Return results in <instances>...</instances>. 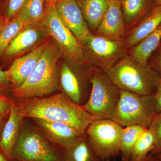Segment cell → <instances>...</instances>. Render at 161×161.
Returning <instances> with one entry per match:
<instances>
[{
	"label": "cell",
	"instance_id": "37",
	"mask_svg": "<svg viewBox=\"0 0 161 161\" xmlns=\"http://www.w3.org/2000/svg\"><path fill=\"white\" fill-rule=\"evenodd\" d=\"M3 3L0 0V14H2V9H3Z\"/></svg>",
	"mask_w": 161,
	"mask_h": 161
},
{
	"label": "cell",
	"instance_id": "28",
	"mask_svg": "<svg viewBox=\"0 0 161 161\" xmlns=\"http://www.w3.org/2000/svg\"><path fill=\"white\" fill-rule=\"evenodd\" d=\"M147 63L161 78V44L150 55Z\"/></svg>",
	"mask_w": 161,
	"mask_h": 161
},
{
	"label": "cell",
	"instance_id": "13",
	"mask_svg": "<svg viewBox=\"0 0 161 161\" xmlns=\"http://www.w3.org/2000/svg\"><path fill=\"white\" fill-rule=\"evenodd\" d=\"M96 32L98 36L124 42L127 32L121 0H109L108 8Z\"/></svg>",
	"mask_w": 161,
	"mask_h": 161
},
{
	"label": "cell",
	"instance_id": "11",
	"mask_svg": "<svg viewBox=\"0 0 161 161\" xmlns=\"http://www.w3.org/2000/svg\"><path fill=\"white\" fill-rule=\"evenodd\" d=\"M51 39L47 38L27 54L15 59L10 67L6 70L13 88L22 85L28 78L46 50Z\"/></svg>",
	"mask_w": 161,
	"mask_h": 161
},
{
	"label": "cell",
	"instance_id": "25",
	"mask_svg": "<svg viewBox=\"0 0 161 161\" xmlns=\"http://www.w3.org/2000/svg\"><path fill=\"white\" fill-rule=\"evenodd\" d=\"M24 28L23 23L16 16L13 18L0 32V57L15 37Z\"/></svg>",
	"mask_w": 161,
	"mask_h": 161
},
{
	"label": "cell",
	"instance_id": "17",
	"mask_svg": "<svg viewBox=\"0 0 161 161\" xmlns=\"http://www.w3.org/2000/svg\"><path fill=\"white\" fill-rule=\"evenodd\" d=\"M23 118L16 108L14 102L0 139V148L10 158H13L12 150L19 135Z\"/></svg>",
	"mask_w": 161,
	"mask_h": 161
},
{
	"label": "cell",
	"instance_id": "42",
	"mask_svg": "<svg viewBox=\"0 0 161 161\" xmlns=\"http://www.w3.org/2000/svg\"><path fill=\"white\" fill-rule=\"evenodd\" d=\"M160 44H161V43H160Z\"/></svg>",
	"mask_w": 161,
	"mask_h": 161
},
{
	"label": "cell",
	"instance_id": "33",
	"mask_svg": "<svg viewBox=\"0 0 161 161\" xmlns=\"http://www.w3.org/2000/svg\"><path fill=\"white\" fill-rule=\"evenodd\" d=\"M0 161H15L13 159L10 158L3 152L0 148Z\"/></svg>",
	"mask_w": 161,
	"mask_h": 161
},
{
	"label": "cell",
	"instance_id": "36",
	"mask_svg": "<svg viewBox=\"0 0 161 161\" xmlns=\"http://www.w3.org/2000/svg\"><path fill=\"white\" fill-rule=\"evenodd\" d=\"M46 3H55L58 0H45Z\"/></svg>",
	"mask_w": 161,
	"mask_h": 161
},
{
	"label": "cell",
	"instance_id": "41",
	"mask_svg": "<svg viewBox=\"0 0 161 161\" xmlns=\"http://www.w3.org/2000/svg\"><path fill=\"white\" fill-rule=\"evenodd\" d=\"M156 160L157 161H161V159H158L157 158H156Z\"/></svg>",
	"mask_w": 161,
	"mask_h": 161
},
{
	"label": "cell",
	"instance_id": "22",
	"mask_svg": "<svg viewBox=\"0 0 161 161\" xmlns=\"http://www.w3.org/2000/svg\"><path fill=\"white\" fill-rule=\"evenodd\" d=\"M45 0H27L16 16L24 27L40 25L45 12Z\"/></svg>",
	"mask_w": 161,
	"mask_h": 161
},
{
	"label": "cell",
	"instance_id": "27",
	"mask_svg": "<svg viewBox=\"0 0 161 161\" xmlns=\"http://www.w3.org/2000/svg\"><path fill=\"white\" fill-rule=\"evenodd\" d=\"M27 0H5L2 14L10 21L15 17Z\"/></svg>",
	"mask_w": 161,
	"mask_h": 161
},
{
	"label": "cell",
	"instance_id": "15",
	"mask_svg": "<svg viewBox=\"0 0 161 161\" xmlns=\"http://www.w3.org/2000/svg\"><path fill=\"white\" fill-rule=\"evenodd\" d=\"M161 23V5L154 6L142 20L127 33L124 44L131 49L147 37Z\"/></svg>",
	"mask_w": 161,
	"mask_h": 161
},
{
	"label": "cell",
	"instance_id": "14",
	"mask_svg": "<svg viewBox=\"0 0 161 161\" xmlns=\"http://www.w3.org/2000/svg\"><path fill=\"white\" fill-rule=\"evenodd\" d=\"M48 138L61 148L63 152L69 150L80 135L77 130L63 123L33 119Z\"/></svg>",
	"mask_w": 161,
	"mask_h": 161
},
{
	"label": "cell",
	"instance_id": "2",
	"mask_svg": "<svg viewBox=\"0 0 161 161\" xmlns=\"http://www.w3.org/2000/svg\"><path fill=\"white\" fill-rule=\"evenodd\" d=\"M62 57L60 47L52 38L33 70L24 83L13 88L16 100L41 97L59 89L57 64Z\"/></svg>",
	"mask_w": 161,
	"mask_h": 161
},
{
	"label": "cell",
	"instance_id": "24",
	"mask_svg": "<svg viewBox=\"0 0 161 161\" xmlns=\"http://www.w3.org/2000/svg\"><path fill=\"white\" fill-rule=\"evenodd\" d=\"M154 137L152 131L147 128L132 148L130 161H142L152 152L154 148Z\"/></svg>",
	"mask_w": 161,
	"mask_h": 161
},
{
	"label": "cell",
	"instance_id": "9",
	"mask_svg": "<svg viewBox=\"0 0 161 161\" xmlns=\"http://www.w3.org/2000/svg\"><path fill=\"white\" fill-rule=\"evenodd\" d=\"M87 61L107 73L128 53L123 41L90 34L82 43Z\"/></svg>",
	"mask_w": 161,
	"mask_h": 161
},
{
	"label": "cell",
	"instance_id": "10",
	"mask_svg": "<svg viewBox=\"0 0 161 161\" xmlns=\"http://www.w3.org/2000/svg\"><path fill=\"white\" fill-rule=\"evenodd\" d=\"M82 67L63 63L60 71V81L64 94L75 103L83 106L89 98L91 91H88L87 86L91 83L88 69L84 71Z\"/></svg>",
	"mask_w": 161,
	"mask_h": 161
},
{
	"label": "cell",
	"instance_id": "6",
	"mask_svg": "<svg viewBox=\"0 0 161 161\" xmlns=\"http://www.w3.org/2000/svg\"><path fill=\"white\" fill-rule=\"evenodd\" d=\"M156 115L153 95H140L120 90L112 119L122 127L138 125L148 128Z\"/></svg>",
	"mask_w": 161,
	"mask_h": 161
},
{
	"label": "cell",
	"instance_id": "20",
	"mask_svg": "<svg viewBox=\"0 0 161 161\" xmlns=\"http://www.w3.org/2000/svg\"><path fill=\"white\" fill-rule=\"evenodd\" d=\"M161 42V23L147 37L130 49L128 53L139 62L147 63L150 55L158 47Z\"/></svg>",
	"mask_w": 161,
	"mask_h": 161
},
{
	"label": "cell",
	"instance_id": "12",
	"mask_svg": "<svg viewBox=\"0 0 161 161\" xmlns=\"http://www.w3.org/2000/svg\"><path fill=\"white\" fill-rule=\"evenodd\" d=\"M55 6L63 23L82 44L91 32L77 0H58Z\"/></svg>",
	"mask_w": 161,
	"mask_h": 161
},
{
	"label": "cell",
	"instance_id": "19",
	"mask_svg": "<svg viewBox=\"0 0 161 161\" xmlns=\"http://www.w3.org/2000/svg\"><path fill=\"white\" fill-rule=\"evenodd\" d=\"M77 2L87 24L96 31L108 10L109 0H77Z\"/></svg>",
	"mask_w": 161,
	"mask_h": 161
},
{
	"label": "cell",
	"instance_id": "34",
	"mask_svg": "<svg viewBox=\"0 0 161 161\" xmlns=\"http://www.w3.org/2000/svg\"><path fill=\"white\" fill-rule=\"evenodd\" d=\"M142 161H157L155 154L150 153Z\"/></svg>",
	"mask_w": 161,
	"mask_h": 161
},
{
	"label": "cell",
	"instance_id": "4",
	"mask_svg": "<svg viewBox=\"0 0 161 161\" xmlns=\"http://www.w3.org/2000/svg\"><path fill=\"white\" fill-rule=\"evenodd\" d=\"M88 75L92 89L84 108L95 119H112L120 97V89L98 68L91 66Z\"/></svg>",
	"mask_w": 161,
	"mask_h": 161
},
{
	"label": "cell",
	"instance_id": "21",
	"mask_svg": "<svg viewBox=\"0 0 161 161\" xmlns=\"http://www.w3.org/2000/svg\"><path fill=\"white\" fill-rule=\"evenodd\" d=\"M63 155L64 161H103L91 147L86 134L80 135Z\"/></svg>",
	"mask_w": 161,
	"mask_h": 161
},
{
	"label": "cell",
	"instance_id": "23",
	"mask_svg": "<svg viewBox=\"0 0 161 161\" xmlns=\"http://www.w3.org/2000/svg\"><path fill=\"white\" fill-rule=\"evenodd\" d=\"M146 129L147 128L138 125L130 126L123 128L120 145L121 160L130 161L133 146Z\"/></svg>",
	"mask_w": 161,
	"mask_h": 161
},
{
	"label": "cell",
	"instance_id": "8",
	"mask_svg": "<svg viewBox=\"0 0 161 161\" xmlns=\"http://www.w3.org/2000/svg\"><path fill=\"white\" fill-rule=\"evenodd\" d=\"M123 128L112 119H95L86 131L88 141L102 161L120 155Z\"/></svg>",
	"mask_w": 161,
	"mask_h": 161
},
{
	"label": "cell",
	"instance_id": "26",
	"mask_svg": "<svg viewBox=\"0 0 161 161\" xmlns=\"http://www.w3.org/2000/svg\"><path fill=\"white\" fill-rule=\"evenodd\" d=\"M148 128L152 131L155 142L151 153L154 154L161 153V112L155 115Z\"/></svg>",
	"mask_w": 161,
	"mask_h": 161
},
{
	"label": "cell",
	"instance_id": "3",
	"mask_svg": "<svg viewBox=\"0 0 161 161\" xmlns=\"http://www.w3.org/2000/svg\"><path fill=\"white\" fill-rule=\"evenodd\" d=\"M107 74L120 90L142 95H154L161 80L147 63L139 62L129 53Z\"/></svg>",
	"mask_w": 161,
	"mask_h": 161
},
{
	"label": "cell",
	"instance_id": "32",
	"mask_svg": "<svg viewBox=\"0 0 161 161\" xmlns=\"http://www.w3.org/2000/svg\"><path fill=\"white\" fill-rule=\"evenodd\" d=\"M9 20L7 18L5 17L2 14H0V32L3 29V28L6 26Z\"/></svg>",
	"mask_w": 161,
	"mask_h": 161
},
{
	"label": "cell",
	"instance_id": "18",
	"mask_svg": "<svg viewBox=\"0 0 161 161\" xmlns=\"http://www.w3.org/2000/svg\"><path fill=\"white\" fill-rule=\"evenodd\" d=\"M156 0H121L127 32L134 27L154 7Z\"/></svg>",
	"mask_w": 161,
	"mask_h": 161
},
{
	"label": "cell",
	"instance_id": "16",
	"mask_svg": "<svg viewBox=\"0 0 161 161\" xmlns=\"http://www.w3.org/2000/svg\"><path fill=\"white\" fill-rule=\"evenodd\" d=\"M44 36H49L40 25L26 26L9 44L4 54L6 58L18 57L35 46Z\"/></svg>",
	"mask_w": 161,
	"mask_h": 161
},
{
	"label": "cell",
	"instance_id": "5",
	"mask_svg": "<svg viewBox=\"0 0 161 161\" xmlns=\"http://www.w3.org/2000/svg\"><path fill=\"white\" fill-rule=\"evenodd\" d=\"M40 26L58 43L62 57L73 66L87 63L82 44L61 19L55 3H45L44 15Z\"/></svg>",
	"mask_w": 161,
	"mask_h": 161
},
{
	"label": "cell",
	"instance_id": "40",
	"mask_svg": "<svg viewBox=\"0 0 161 161\" xmlns=\"http://www.w3.org/2000/svg\"><path fill=\"white\" fill-rule=\"evenodd\" d=\"M103 161H111V160L110 159H108L105 160H103ZM121 161H124L121 160Z\"/></svg>",
	"mask_w": 161,
	"mask_h": 161
},
{
	"label": "cell",
	"instance_id": "35",
	"mask_svg": "<svg viewBox=\"0 0 161 161\" xmlns=\"http://www.w3.org/2000/svg\"><path fill=\"white\" fill-rule=\"evenodd\" d=\"M6 119L0 118V139H1V136H2L3 128H4V125L6 123Z\"/></svg>",
	"mask_w": 161,
	"mask_h": 161
},
{
	"label": "cell",
	"instance_id": "38",
	"mask_svg": "<svg viewBox=\"0 0 161 161\" xmlns=\"http://www.w3.org/2000/svg\"><path fill=\"white\" fill-rule=\"evenodd\" d=\"M155 156L156 158L161 160V153H157L155 154Z\"/></svg>",
	"mask_w": 161,
	"mask_h": 161
},
{
	"label": "cell",
	"instance_id": "30",
	"mask_svg": "<svg viewBox=\"0 0 161 161\" xmlns=\"http://www.w3.org/2000/svg\"><path fill=\"white\" fill-rule=\"evenodd\" d=\"M6 71L0 69V95H6L12 90Z\"/></svg>",
	"mask_w": 161,
	"mask_h": 161
},
{
	"label": "cell",
	"instance_id": "39",
	"mask_svg": "<svg viewBox=\"0 0 161 161\" xmlns=\"http://www.w3.org/2000/svg\"><path fill=\"white\" fill-rule=\"evenodd\" d=\"M161 5V0H156L155 6H158V5Z\"/></svg>",
	"mask_w": 161,
	"mask_h": 161
},
{
	"label": "cell",
	"instance_id": "29",
	"mask_svg": "<svg viewBox=\"0 0 161 161\" xmlns=\"http://www.w3.org/2000/svg\"><path fill=\"white\" fill-rule=\"evenodd\" d=\"M14 101L5 95H0V118L6 119L9 116Z\"/></svg>",
	"mask_w": 161,
	"mask_h": 161
},
{
	"label": "cell",
	"instance_id": "31",
	"mask_svg": "<svg viewBox=\"0 0 161 161\" xmlns=\"http://www.w3.org/2000/svg\"><path fill=\"white\" fill-rule=\"evenodd\" d=\"M153 96L155 102V113L157 114L161 112V80Z\"/></svg>",
	"mask_w": 161,
	"mask_h": 161
},
{
	"label": "cell",
	"instance_id": "1",
	"mask_svg": "<svg viewBox=\"0 0 161 161\" xmlns=\"http://www.w3.org/2000/svg\"><path fill=\"white\" fill-rule=\"evenodd\" d=\"M14 104L24 118L63 123L81 134H85L88 127L95 120L83 106L75 103L64 93L46 98L18 100Z\"/></svg>",
	"mask_w": 161,
	"mask_h": 161
},
{
	"label": "cell",
	"instance_id": "7",
	"mask_svg": "<svg viewBox=\"0 0 161 161\" xmlns=\"http://www.w3.org/2000/svg\"><path fill=\"white\" fill-rule=\"evenodd\" d=\"M15 161H64L63 153L41 133L29 129L20 133L11 151Z\"/></svg>",
	"mask_w": 161,
	"mask_h": 161
}]
</instances>
